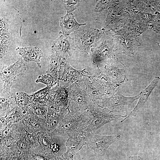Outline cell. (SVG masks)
Here are the masks:
<instances>
[{"label":"cell","mask_w":160,"mask_h":160,"mask_svg":"<svg viewBox=\"0 0 160 160\" xmlns=\"http://www.w3.org/2000/svg\"><path fill=\"white\" fill-rule=\"evenodd\" d=\"M111 36L101 31L91 54V60L97 66L106 60L113 57V43Z\"/></svg>","instance_id":"obj_3"},{"label":"cell","mask_w":160,"mask_h":160,"mask_svg":"<svg viewBox=\"0 0 160 160\" xmlns=\"http://www.w3.org/2000/svg\"><path fill=\"white\" fill-rule=\"evenodd\" d=\"M69 86L57 81L49 91L47 98L54 101L60 106L68 107Z\"/></svg>","instance_id":"obj_12"},{"label":"cell","mask_w":160,"mask_h":160,"mask_svg":"<svg viewBox=\"0 0 160 160\" xmlns=\"http://www.w3.org/2000/svg\"><path fill=\"white\" fill-rule=\"evenodd\" d=\"M120 137L119 135H102L95 132H90L86 145L89 150L99 156H102L109 146Z\"/></svg>","instance_id":"obj_8"},{"label":"cell","mask_w":160,"mask_h":160,"mask_svg":"<svg viewBox=\"0 0 160 160\" xmlns=\"http://www.w3.org/2000/svg\"><path fill=\"white\" fill-rule=\"evenodd\" d=\"M113 5L108 12L105 25L107 28L114 30L120 25L122 15L118 7Z\"/></svg>","instance_id":"obj_18"},{"label":"cell","mask_w":160,"mask_h":160,"mask_svg":"<svg viewBox=\"0 0 160 160\" xmlns=\"http://www.w3.org/2000/svg\"><path fill=\"white\" fill-rule=\"evenodd\" d=\"M77 46L73 38L60 32L59 37L53 42L52 52L60 60H66L71 56Z\"/></svg>","instance_id":"obj_9"},{"label":"cell","mask_w":160,"mask_h":160,"mask_svg":"<svg viewBox=\"0 0 160 160\" xmlns=\"http://www.w3.org/2000/svg\"><path fill=\"white\" fill-rule=\"evenodd\" d=\"M94 102L76 82L69 87L67 108L70 111L79 112L86 111Z\"/></svg>","instance_id":"obj_6"},{"label":"cell","mask_w":160,"mask_h":160,"mask_svg":"<svg viewBox=\"0 0 160 160\" xmlns=\"http://www.w3.org/2000/svg\"><path fill=\"white\" fill-rule=\"evenodd\" d=\"M86 23L79 24L76 20L72 13H67L62 17L60 20V25L63 34L69 35L72 32L76 31Z\"/></svg>","instance_id":"obj_17"},{"label":"cell","mask_w":160,"mask_h":160,"mask_svg":"<svg viewBox=\"0 0 160 160\" xmlns=\"http://www.w3.org/2000/svg\"><path fill=\"white\" fill-rule=\"evenodd\" d=\"M5 119L2 118H0V124H3L5 123Z\"/></svg>","instance_id":"obj_29"},{"label":"cell","mask_w":160,"mask_h":160,"mask_svg":"<svg viewBox=\"0 0 160 160\" xmlns=\"http://www.w3.org/2000/svg\"><path fill=\"white\" fill-rule=\"evenodd\" d=\"M101 31L94 27L76 31L73 38L77 47L82 52L91 54Z\"/></svg>","instance_id":"obj_7"},{"label":"cell","mask_w":160,"mask_h":160,"mask_svg":"<svg viewBox=\"0 0 160 160\" xmlns=\"http://www.w3.org/2000/svg\"><path fill=\"white\" fill-rule=\"evenodd\" d=\"M129 160H143L139 156H131L129 158Z\"/></svg>","instance_id":"obj_28"},{"label":"cell","mask_w":160,"mask_h":160,"mask_svg":"<svg viewBox=\"0 0 160 160\" xmlns=\"http://www.w3.org/2000/svg\"><path fill=\"white\" fill-rule=\"evenodd\" d=\"M90 132L84 131L79 135L69 137L66 145L67 152L74 156L87 143Z\"/></svg>","instance_id":"obj_13"},{"label":"cell","mask_w":160,"mask_h":160,"mask_svg":"<svg viewBox=\"0 0 160 160\" xmlns=\"http://www.w3.org/2000/svg\"><path fill=\"white\" fill-rule=\"evenodd\" d=\"M79 0H64L63 5L67 13H72L77 9L79 4Z\"/></svg>","instance_id":"obj_24"},{"label":"cell","mask_w":160,"mask_h":160,"mask_svg":"<svg viewBox=\"0 0 160 160\" xmlns=\"http://www.w3.org/2000/svg\"><path fill=\"white\" fill-rule=\"evenodd\" d=\"M26 65L20 59L13 64L0 71V95L11 94V87L13 83L26 70Z\"/></svg>","instance_id":"obj_5"},{"label":"cell","mask_w":160,"mask_h":160,"mask_svg":"<svg viewBox=\"0 0 160 160\" xmlns=\"http://www.w3.org/2000/svg\"><path fill=\"white\" fill-rule=\"evenodd\" d=\"M87 111L90 114V119L84 131L88 132H95L106 124L127 116L113 114L108 109L97 105L95 102L89 106Z\"/></svg>","instance_id":"obj_2"},{"label":"cell","mask_w":160,"mask_h":160,"mask_svg":"<svg viewBox=\"0 0 160 160\" xmlns=\"http://www.w3.org/2000/svg\"><path fill=\"white\" fill-rule=\"evenodd\" d=\"M140 94L133 97H126L116 92L111 97L102 99L95 103L97 105L106 108L111 112L121 113H126L129 111L132 104L139 99Z\"/></svg>","instance_id":"obj_4"},{"label":"cell","mask_w":160,"mask_h":160,"mask_svg":"<svg viewBox=\"0 0 160 160\" xmlns=\"http://www.w3.org/2000/svg\"><path fill=\"white\" fill-rule=\"evenodd\" d=\"M84 76L81 80L76 81L88 97L92 101L95 102L102 99V97L106 95L101 93L93 85L89 77Z\"/></svg>","instance_id":"obj_15"},{"label":"cell","mask_w":160,"mask_h":160,"mask_svg":"<svg viewBox=\"0 0 160 160\" xmlns=\"http://www.w3.org/2000/svg\"><path fill=\"white\" fill-rule=\"evenodd\" d=\"M60 65L58 81L69 86L79 80L81 75L85 72L84 70H79L73 68L66 60H60Z\"/></svg>","instance_id":"obj_11"},{"label":"cell","mask_w":160,"mask_h":160,"mask_svg":"<svg viewBox=\"0 0 160 160\" xmlns=\"http://www.w3.org/2000/svg\"><path fill=\"white\" fill-rule=\"evenodd\" d=\"M17 50L25 62H35L38 67L41 68L40 58L43 56L42 51L38 47H25L17 48Z\"/></svg>","instance_id":"obj_16"},{"label":"cell","mask_w":160,"mask_h":160,"mask_svg":"<svg viewBox=\"0 0 160 160\" xmlns=\"http://www.w3.org/2000/svg\"><path fill=\"white\" fill-rule=\"evenodd\" d=\"M113 1L109 0H99L95 7V10L100 12L106 9L109 6L113 4Z\"/></svg>","instance_id":"obj_26"},{"label":"cell","mask_w":160,"mask_h":160,"mask_svg":"<svg viewBox=\"0 0 160 160\" xmlns=\"http://www.w3.org/2000/svg\"><path fill=\"white\" fill-rule=\"evenodd\" d=\"M160 79L159 76H155L147 87L140 92V99L137 105L128 116L123 120L121 122L128 118L135 116L137 115L140 110L143 107L147 101L151 93L158 84Z\"/></svg>","instance_id":"obj_14"},{"label":"cell","mask_w":160,"mask_h":160,"mask_svg":"<svg viewBox=\"0 0 160 160\" xmlns=\"http://www.w3.org/2000/svg\"><path fill=\"white\" fill-rule=\"evenodd\" d=\"M14 98L16 104L20 107L24 111L26 108L31 105L33 101L32 95L24 92H17L14 95Z\"/></svg>","instance_id":"obj_21"},{"label":"cell","mask_w":160,"mask_h":160,"mask_svg":"<svg viewBox=\"0 0 160 160\" xmlns=\"http://www.w3.org/2000/svg\"><path fill=\"white\" fill-rule=\"evenodd\" d=\"M126 68L123 64L116 59L106 62L103 70H100L105 74L116 87L127 80Z\"/></svg>","instance_id":"obj_10"},{"label":"cell","mask_w":160,"mask_h":160,"mask_svg":"<svg viewBox=\"0 0 160 160\" xmlns=\"http://www.w3.org/2000/svg\"><path fill=\"white\" fill-rule=\"evenodd\" d=\"M1 115H7L15 108L16 104L14 98V95H0Z\"/></svg>","instance_id":"obj_19"},{"label":"cell","mask_w":160,"mask_h":160,"mask_svg":"<svg viewBox=\"0 0 160 160\" xmlns=\"http://www.w3.org/2000/svg\"><path fill=\"white\" fill-rule=\"evenodd\" d=\"M90 119V114L87 111L75 112L68 110L63 119L51 134L69 137L78 135L85 130Z\"/></svg>","instance_id":"obj_1"},{"label":"cell","mask_w":160,"mask_h":160,"mask_svg":"<svg viewBox=\"0 0 160 160\" xmlns=\"http://www.w3.org/2000/svg\"><path fill=\"white\" fill-rule=\"evenodd\" d=\"M35 113L39 116L45 115L46 113V108L44 107L45 105L33 101L31 105Z\"/></svg>","instance_id":"obj_25"},{"label":"cell","mask_w":160,"mask_h":160,"mask_svg":"<svg viewBox=\"0 0 160 160\" xmlns=\"http://www.w3.org/2000/svg\"><path fill=\"white\" fill-rule=\"evenodd\" d=\"M47 74L52 76L55 81L57 82L60 65V60L52 52L47 59Z\"/></svg>","instance_id":"obj_20"},{"label":"cell","mask_w":160,"mask_h":160,"mask_svg":"<svg viewBox=\"0 0 160 160\" xmlns=\"http://www.w3.org/2000/svg\"><path fill=\"white\" fill-rule=\"evenodd\" d=\"M11 130L9 129H7L4 130L2 134V136L3 138L6 137L10 135Z\"/></svg>","instance_id":"obj_27"},{"label":"cell","mask_w":160,"mask_h":160,"mask_svg":"<svg viewBox=\"0 0 160 160\" xmlns=\"http://www.w3.org/2000/svg\"><path fill=\"white\" fill-rule=\"evenodd\" d=\"M54 86L51 85L47 86V87L32 94V95L33 98V100L46 105L47 97L49 92Z\"/></svg>","instance_id":"obj_22"},{"label":"cell","mask_w":160,"mask_h":160,"mask_svg":"<svg viewBox=\"0 0 160 160\" xmlns=\"http://www.w3.org/2000/svg\"><path fill=\"white\" fill-rule=\"evenodd\" d=\"M36 82L37 83H42L47 86L55 85L57 82L52 76L48 74L39 76Z\"/></svg>","instance_id":"obj_23"}]
</instances>
